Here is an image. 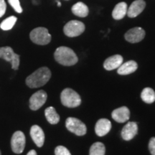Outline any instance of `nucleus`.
<instances>
[{
  "label": "nucleus",
  "instance_id": "obj_24",
  "mask_svg": "<svg viewBox=\"0 0 155 155\" xmlns=\"http://www.w3.org/2000/svg\"><path fill=\"white\" fill-rule=\"evenodd\" d=\"M8 2L16 12L19 13V14L22 12V8L21 7L19 0H8Z\"/></svg>",
  "mask_w": 155,
  "mask_h": 155
},
{
  "label": "nucleus",
  "instance_id": "obj_20",
  "mask_svg": "<svg viewBox=\"0 0 155 155\" xmlns=\"http://www.w3.org/2000/svg\"><path fill=\"white\" fill-rule=\"evenodd\" d=\"M46 119L51 124H57L60 121V116L55 111V108L52 106L47 108L45 111Z\"/></svg>",
  "mask_w": 155,
  "mask_h": 155
},
{
  "label": "nucleus",
  "instance_id": "obj_3",
  "mask_svg": "<svg viewBox=\"0 0 155 155\" xmlns=\"http://www.w3.org/2000/svg\"><path fill=\"white\" fill-rule=\"evenodd\" d=\"M61 103L63 106L68 108H75L80 106L81 103V96L71 88H65L61 95Z\"/></svg>",
  "mask_w": 155,
  "mask_h": 155
},
{
  "label": "nucleus",
  "instance_id": "obj_28",
  "mask_svg": "<svg viewBox=\"0 0 155 155\" xmlns=\"http://www.w3.org/2000/svg\"><path fill=\"white\" fill-rule=\"evenodd\" d=\"M27 155H37V152L35 150H30V152L28 153V154H27Z\"/></svg>",
  "mask_w": 155,
  "mask_h": 155
},
{
  "label": "nucleus",
  "instance_id": "obj_7",
  "mask_svg": "<svg viewBox=\"0 0 155 155\" xmlns=\"http://www.w3.org/2000/svg\"><path fill=\"white\" fill-rule=\"evenodd\" d=\"M68 130L77 136H83L86 134V126L81 120L74 117H69L65 121Z\"/></svg>",
  "mask_w": 155,
  "mask_h": 155
},
{
  "label": "nucleus",
  "instance_id": "obj_26",
  "mask_svg": "<svg viewBox=\"0 0 155 155\" xmlns=\"http://www.w3.org/2000/svg\"><path fill=\"white\" fill-rule=\"evenodd\" d=\"M149 150L152 155H155V137L150 139L149 143Z\"/></svg>",
  "mask_w": 155,
  "mask_h": 155
},
{
  "label": "nucleus",
  "instance_id": "obj_10",
  "mask_svg": "<svg viewBox=\"0 0 155 155\" xmlns=\"http://www.w3.org/2000/svg\"><path fill=\"white\" fill-rule=\"evenodd\" d=\"M145 37V31L141 28H134L128 30L125 34V39L131 43H137L141 41Z\"/></svg>",
  "mask_w": 155,
  "mask_h": 155
},
{
  "label": "nucleus",
  "instance_id": "obj_30",
  "mask_svg": "<svg viewBox=\"0 0 155 155\" xmlns=\"http://www.w3.org/2000/svg\"><path fill=\"white\" fill-rule=\"evenodd\" d=\"M0 155H2V154H1V151H0Z\"/></svg>",
  "mask_w": 155,
  "mask_h": 155
},
{
  "label": "nucleus",
  "instance_id": "obj_2",
  "mask_svg": "<svg viewBox=\"0 0 155 155\" xmlns=\"http://www.w3.org/2000/svg\"><path fill=\"white\" fill-rule=\"evenodd\" d=\"M55 61L65 66H72L78 63V57L74 51L70 48L61 46L56 49L54 53Z\"/></svg>",
  "mask_w": 155,
  "mask_h": 155
},
{
  "label": "nucleus",
  "instance_id": "obj_23",
  "mask_svg": "<svg viewBox=\"0 0 155 155\" xmlns=\"http://www.w3.org/2000/svg\"><path fill=\"white\" fill-rule=\"evenodd\" d=\"M17 18L15 16H10L3 20L0 24V28L4 31H7L11 30L15 26V23L17 22Z\"/></svg>",
  "mask_w": 155,
  "mask_h": 155
},
{
  "label": "nucleus",
  "instance_id": "obj_17",
  "mask_svg": "<svg viewBox=\"0 0 155 155\" xmlns=\"http://www.w3.org/2000/svg\"><path fill=\"white\" fill-rule=\"evenodd\" d=\"M138 65L134 61H129L125 63H122L118 68L117 72L119 75H126L134 73L137 71Z\"/></svg>",
  "mask_w": 155,
  "mask_h": 155
},
{
  "label": "nucleus",
  "instance_id": "obj_9",
  "mask_svg": "<svg viewBox=\"0 0 155 155\" xmlns=\"http://www.w3.org/2000/svg\"><path fill=\"white\" fill-rule=\"evenodd\" d=\"M48 98V95L43 90L37 91L30 98V108L32 111H37L44 105Z\"/></svg>",
  "mask_w": 155,
  "mask_h": 155
},
{
  "label": "nucleus",
  "instance_id": "obj_4",
  "mask_svg": "<svg viewBox=\"0 0 155 155\" xmlns=\"http://www.w3.org/2000/svg\"><path fill=\"white\" fill-rule=\"evenodd\" d=\"M30 40L34 43L40 45H45L51 41V35L45 28H37L31 31L30 34Z\"/></svg>",
  "mask_w": 155,
  "mask_h": 155
},
{
  "label": "nucleus",
  "instance_id": "obj_11",
  "mask_svg": "<svg viewBox=\"0 0 155 155\" xmlns=\"http://www.w3.org/2000/svg\"><path fill=\"white\" fill-rule=\"evenodd\" d=\"M138 132V125L136 122H128L121 131V137L126 141H130Z\"/></svg>",
  "mask_w": 155,
  "mask_h": 155
},
{
  "label": "nucleus",
  "instance_id": "obj_5",
  "mask_svg": "<svg viewBox=\"0 0 155 155\" xmlns=\"http://www.w3.org/2000/svg\"><path fill=\"white\" fill-rule=\"evenodd\" d=\"M19 58L20 56L15 53L14 50L11 47L6 46L0 48V58H2L7 62H10L12 69L18 70L20 62Z\"/></svg>",
  "mask_w": 155,
  "mask_h": 155
},
{
  "label": "nucleus",
  "instance_id": "obj_19",
  "mask_svg": "<svg viewBox=\"0 0 155 155\" xmlns=\"http://www.w3.org/2000/svg\"><path fill=\"white\" fill-rule=\"evenodd\" d=\"M71 10H72V12L75 15L80 17H87L89 12L88 6H86V5H85L84 3L81 2L75 4L72 7Z\"/></svg>",
  "mask_w": 155,
  "mask_h": 155
},
{
  "label": "nucleus",
  "instance_id": "obj_18",
  "mask_svg": "<svg viewBox=\"0 0 155 155\" xmlns=\"http://www.w3.org/2000/svg\"><path fill=\"white\" fill-rule=\"evenodd\" d=\"M127 13V5L125 2L117 4L112 12V17L114 19L119 20L123 19Z\"/></svg>",
  "mask_w": 155,
  "mask_h": 155
},
{
  "label": "nucleus",
  "instance_id": "obj_8",
  "mask_svg": "<svg viewBox=\"0 0 155 155\" xmlns=\"http://www.w3.org/2000/svg\"><path fill=\"white\" fill-rule=\"evenodd\" d=\"M25 136L21 131H17L13 134L11 139L12 150L15 154H21L23 152L25 147Z\"/></svg>",
  "mask_w": 155,
  "mask_h": 155
},
{
  "label": "nucleus",
  "instance_id": "obj_22",
  "mask_svg": "<svg viewBox=\"0 0 155 155\" xmlns=\"http://www.w3.org/2000/svg\"><path fill=\"white\" fill-rule=\"evenodd\" d=\"M106 147L101 142H96L91 147L89 155H105Z\"/></svg>",
  "mask_w": 155,
  "mask_h": 155
},
{
  "label": "nucleus",
  "instance_id": "obj_15",
  "mask_svg": "<svg viewBox=\"0 0 155 155\" xmlns=\"http://www.w3.org/2000/svg\"><path fill=\"white\" fill-rule=\"evenodd\" d=\"M111 129V123L108 119H101L97 121L95 131L98 137H104L109 132Z\"/></svg>",
  "mask_w": 155,
  "mask_h": 155
},
{
  "label": "nucleus",
  "instance_id": "obj_21",
  "mask_svg": "<svg viewBox=\"0 0 155 155\" xmlns=\"http://www.w3.org/2000/svg\"><path fill=\"white\" fill-rule=\"evenodd\" d=\"M142 101L147 104H152L155 101V92L152 88H145L141 94Z\"/></svg>",
  "mask_w": 155,
  "mask_h": 155
},
{
  "label": "nucleus",
  "instance_id": "obj_27",
  "mask_svg": "<svg viewBox=\"0 0 155 155\" xmlns=\"http://www.w3.org/2000/svg\"><path fill=\"white\" fill-rule=\"evenodd\" d=\"M7 5L5 0H0V17H3L6 12Z\"/></svg>",
  "mask_w": 155,
  "mask_h": 155
},
{
  "label": "nucleus",
  "instance_id": "obj_29",
  "mask_svg": "<svg viewBox=\"0 0 155 155\" xmlns=\"http://www.w3.org/2000/svg\"><path fill=\"white\" fill-rule=\"evenodd\" d=\"M58 7H61V2H58Z\"/></svg>",
  "mask_w": 155,
  "mask_h": 155
},
{
  "label": "nucleus",
  "instance_id": "obj_16",
  "mask_svg": "<svg viewBox=\"0 0 155 155\" xmlns=\"http://www.w3.org/2000/svg\"><path fill=\"white\" fill-rule=\"evenodd\" d=\"M123 63V58L120 55H115L108 58L104 63V68L106 71H113L119 68Z\"/></svg>",
  "mask_w": 155,
  "mask_h": 155
},
{
  "label": "nucleus",
  "instance_id": "obj_1",
  "mask_svg": "<svg viewBox=\"0 0 155 155\" xmlns=\"http://www.w3.org/2000/svg\"><path fill=\"white\" fill-rule=\"evenodd\" d=\"M51 78V72L47 67H42L26 78L27 86L31 88H39L45 85Z\"/></svg>",
  "mask_w": 155,
  "mask_h": 155
},
{
  "label": "nucleus",
  "instance_id": "obj_6",
  "mask_svg": "<svg viewBox=\"0 0 155 155\" xmlns=\"http://www.w3.org/2000/svg\"><path fill=\"white\" fill-rule=\"evenodd\" d=\"M85 31V25L78 20H71L64 26L63 32L70 38L79 36Z\"/></svg>",
  "mask_w": 155,
  "mask_h": 155
},
{
  "label": "nucleus",
  "instance_id": "obj_14",
  "mask_svg": "<svg viewBox=\"0 0 155 155\" xmlns=\"http://www.w3.org/2000/svg\"><path fill=\"white\" fill-rule=\"evenodd\" d=\"M111 116L114 120L119 123H124L129 119L130 111L129 109L126 106H122L119 108L114 110L111 114Z\"/></svg>",
  "mask_w": 155,
  "mask_h": 155
},
{
  "label": "nucleus",
  "instance_id": "obj_13",
  "mask_svg": "<svg viewBox=\"0 0 155 155\" xmlns=\"http://www.w3.org/2000/svg\"><path fill=\"white\" fill-rule=\"evenodd\" d=\"M146 7V2L144 0H135L127 10V15L130 18H134L140 15Z\"/></svg>",
  "mask_w": 155,
  "mask_h": 155
},
{
  "label": "nucleus",
  "instance_id": "obj_25",
  "mask_svg": "<svg viewBox=\"0 0 155 155\" xmlns=\"http://www.w3.org/2000/svg\"><path fill=\"white\" fill-rule=\"evenodd\" d=\"M55 155H71V152L66 147L63 146H58L55 150Z\"/></svg>",
  "mask_w": 155,
  "mask_h": 155
},
{
  "label": "nucleus",
  "instance_id": "obj_12",
  "mask_svg": "<svg viewBox=\"0 0 155 155\" xmlns=\"http://www.w3.org/2000/svg\"><path fill=\"white\" fill-rule=\"evenodd\" d=\"M31 138L38 147H42L45 142V134L41 127L34 125L30 129Z\"/></svg>",
  "mask_w": 155,
  "mask_h": 155
}]
</instances>
